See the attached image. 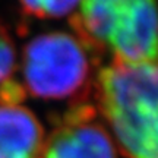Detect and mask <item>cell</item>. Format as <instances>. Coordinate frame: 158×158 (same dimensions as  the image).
I'll use <instances>...</instances> for the list:
<instances>
[{
  "label": "cell",
  "mask_w": 158,
  "mask_h": 158,
  "mask_svg": "<svg viewBox=\"0 0 158 158\" xmlns=\"http://www.w3.org/2000/svg\"><path fill=\"white\" fill-rule=\"evenodd\" d=\"M41 158H118L107 130L94 122L63 124L44 141Z\"/></svg>",
  "instance_id": "cell-4"
},
{
  "label": "cell",
  "mask_w": 158,
  "mask_h": 158,
  "mask_svg": "<svg viewBox=\"0 0 158 158\" xmlns=\"http://www.w3.org/2000/svg\"><path fill=\"white\" fill-rule=\"evenodd\" d=\"M16 68L15 48L9 32L0 25V84L9 79Z\"/></svg>",
  "instance_id": "cell-7"
},
{
  "label": "cell",
  "mask_w": 158,
  "mask_h": 158,
  "mask_svg": "<svg viewBox=\"0 0 158 158\" xmlns=\"http://www.w3.org/2000/svg\"><path fill=\"white\" fill-rule=\"evenodd\" d=\"M97 116V110L91 104H76L64 114V124L91 123Z\"/></svg>",
  "instance_id": "cell-9"
},
{
  "label": "cell",
  "mask_w": 158,
  "mask_h": 158,
  "mask_svg": "<svg viewBox=\"0 0 158 158\" xmlns=\"http://www.w3.org/2000/svg\"><path fill=\"white\" fill-rule=\"evenodd\" d=\"M25 98H27V89L19 82L9 78L0 84V106L16 107Z\"/></svg>",
  "instance_id": "cell-8"
},
{
  "label": "cell",
  "mask_w": 158,
  "mask_h": 158,
  "mask_svg": "<svg viewBox=\"0 0 158 158\" xmlns=\"http://www.w3.org/2000/svg\"><path fill=\"white\" fill-rule=\"evenodd\" d=\"M79 0H21L23 10L35 18H60L72 12Z\"/></svg>",
  "instance_id": "cell-6"
},
{
  "label": "cell",
  "mask_w": 158,
  "mask_h": 158,
  "mask_svg": "<svg viewBox=\"0 0 158 158\" xmlns=\"http://www.w3.org/2000/svg\"><path fill=\"white\" fill-rule=\"evenodd\" d=\"M16 31H18V34H19V35L25 37V35L28 34V25H27V23H19Z\"/></svg>",
  "instance_id": "cell-11"
},
{
  "label": "cell",
  "mask_w": 158,
  "mask_h": 158,
  "mask_svg": "<svg viewBox=\"0 0 158 158\" xmlns=\"http://www.w3.org/2000/svg\"><path fill=\"white\" fill-rule=\"evenodd\" d=\"M88 72L84 47L69 34H43L25 47L23 78L31 95L37 98L73 97L85 85Z\"/></svg>",
  "instance_id": "cell-2"
},
{
  "label": "cell",
  "mask_w": 158,
  "mask_h": 158,
  "mask_svg": "<svg viewBox=\"0 0 158 158\" xmlns=\"http://www.w3.org/2000/svg\"><path fill=\"white\" fill-rule=\"evenodd\" d=\"M94 2L106 3V5H110L111 7H117V6L123 5V3H126V2H130V0H94Z\"/></svg>",
  "instance_id": "cell-10"
},
{
  "label": "cell",
  "mask_w": 158,
  "mask_h": 158,
  "mask_svg": "<svg viewBox=\"0 0 158 158\" xmlns=\"http://www.w3.org/2000/svg\"><path fill=\"white\" fill-rule=\"evenodd\" d=\"M97 100L124 158H158V64L114 60L98 75Z\"/></svg>",
  "instance_id": "cell-1"
},
{
  "label": "cell",
  "mask_w": 158,
  "mask_h": 158,
  "mask_svg": "<svg viewBox=\"0 0 158 158\" xmlns=\"http://www.w3.org/2000/svg\"><path fill=\"white\" fill-rule=\"evenodd\" d=\"M44 129L25 107L0 106V158H41Z\"/></svg>",
  "instance_id": "cell-5"
},
{
  "label": "cell",
  "mask_w": 158,
  "mask_h": 158,
  "mask_svg": "<svg viewBox=\"0 0 158 158\" xmlns=\"http://www.w3.org/2000/svg\"><path fill=\"white\" fill-rule=\"evenodd\" d=\"M116 25L107 44L114 60L155 63L158 59V7L155 0H130L114 7Z\"/></svg>",
  "instance_id": "cell-3"
}]
</instances>
